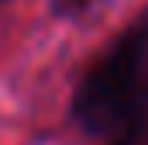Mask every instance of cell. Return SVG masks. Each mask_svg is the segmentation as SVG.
<instances>
[{
  "label": "cell",
  "instance_id": "cell-3",
  "mask_svg": "<svg viewBox=\"0 0 148 145\" xmlns=\"http://www.w3.org/2000/svg\"><path fill=\"white\" fill-rule=\"evenodd\" d=\"M0 3H7V0H0Z\"/></svg>",
  "mask_w": 148,
  "mask_h": 145
},
{
  "label": "cell",
  "instance_id": "cell-1",
  "mask_svg": "<svg viewBox=\"0 0 148 145\" xmlns=\"http://www.w3.org/2000/svg\"><path fill=\"white\" fill-rule=\"evenodd\" d=\"M69 117L97 142L148 117V17L121 31L83 69L69 100Z\"/></svg>",
  "mask_w": 148,
  "mask_h": 145
},
{
  "label": "cell",
  "instance_id": "cell-2",
  "mask_svg": "<svg viewBox=\"0 0 148 145\" xmlns=\"http://www.w3.org/2000/svg\"><path fill=\"white\" fill-rule=\"evenodd\" d=\"M103 0H48V10L62 21H76L83 14H90L93 7H100Z\"/></svg>",
  "mask_w": 148,
  "mask_h": 145
}]
</instances>
